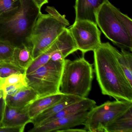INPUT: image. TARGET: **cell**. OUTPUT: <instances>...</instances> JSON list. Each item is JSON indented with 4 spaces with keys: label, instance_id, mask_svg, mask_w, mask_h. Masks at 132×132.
<instances>
[{
    "label": "cell",
    "instance_id": "7",
    "mask_svg": "<svg viewBox=\"0 0 132 132\" xmlns=\"http://www.w3.org/2000/svg\"><path fill=\"white\" fill-rule=\"evenodd\" d=\"M132 106V102L108 101L95 106L88 112L83 125L87 132H105L106 126Z\"/></svg>",
    "mask_w": 132,
    "mask_h": 132
},
{
    "label": "cell",
    "instance_id": "9",
    "mask_svg": "<svg viewBox=\"0 0 132 132\" xmlns=\"http://www.w3.org/2000/svg\"><path fill=\"white\" fill-rule=\"evenodd\" d=\"M88 111H84L71 116L62 117L48 123L34 127L29 132H62L65 130L83 125Z\"/></svg>",
    "mask_w": 132,
    "mask_h": 132
},
{
    "label": "cell",
    "instance_id": "4",
    "mask_svg": "<svg viewBox=\"0 0 132 132\" xmlns=\"http://www.w3.org/2000/svg\"><path fill=\"white\" fill-rule=\"evenodd\" d=\"M93 65L81 57L71 61L65 59L60 82L59 92L86 98L92 89L93 77Z\"/></svg>",
    "mask_w": 132,
    "mask_h": 132
},
{
    "label": "cell",
    "instance_id": "14",
    "mask_svg": "<svg viewBox=\"0 0 132 132\" xmlns=\"http://www.w3.org/2000/svg\"><path fill=\"white\" fill-rule=\"evenodd\" d=\"M96 103L95 100L87 98H84L78 102L67 106L57 113L47 119L41 125L80 112L89 111L96 106Z\"/></svg>",
    "mask_w": 132,
    "mask_h": 132
},
{
    "label": "cell",
    "instance_id": "18",
    "mask_svg": "<svg viewBox=\"0 0 132 132\" xmlns=\"http://www.w3.org/2000/svg\"><path fill=\"white\" fill-rule=\"evenodd\" d=\"M117 59L126 77L130 84L132 85V54L126 49L121 48L118 51Z\"/></svg>",
    "mask_w": 132,
    "mask_h": 132
},
{
    "label": "cell",
    "instance_id": "10",
    "mask_svg": "<svg viewBox=\"0 0 132 132\" xmlns=\"http://www.w3.org/2000/svg\"><path fill=\"white\" fill-rule=\"evenodd\" d=\"M107 1L76 0L75 6L76 14L75 21H88L96 24V12Z\"/></svg>",
    "mask_w": 132,
    "mask_h": 132
},
{
    "label": "cell",
    "instance_id": "8",
    "mask_svg": "<svg viewBox=\"0 0 132 132\" xmlns=\"http://www.w3.org/2000/svg\"><path fill=\"white\" fill-rule=\"evenodd\" d=\"M78 50L83 55L95 51L102 44L101 32L96 24L86 20L75 21L69 29Z\"/></svg>",
    "mask_w": 132,
    "mask_h": 132
},
{
    "label": "cell",
    "instance_id": "22",
    "mask_svg": "<svg viewBox=\"0 0 132 132\" xmlns=\"http://www.w3.org/2000/svg\"><path fill=\"white\" fill-rule=\"evenodd\" d=\"M21 73H26V71L16 67L12 63L4 62L0 65L1 78H5L13 74Z\"/></svg>",
    "mask_w": 132,
    "mask_h": 132
},
{
    "label": "cell",
    "instance_id": "23",
    "mask_svg": "<svg viewBox=\"0 0 132 132\" xmlns=\"http://www.w3.org/2000/svg\"><path fill=\"white\" fill-rule=\"evenodd\" d=\"M112 10L121 23L126 28L130 36L132 37V20L126 14L120 12V11L112 4Z\"/></svg>",
    "mask_w": 132,
    "mask_h": 132
},
{
    "label": "cell",
    "instance_id": "3",
    "mask_svg": "<svg viewBox=\"0 0 132 132\" xmlns=\"http://www.w3.org/2000/svg\"><path fill=\"white\" fill-rule=\"evenodd\" d=\"M47 14L41 13L28 42L34 60L47 51L69 25L68 21L53 7H47Z\"/></svg>",
    "mask_w": 132,
    "mask_h": 132
},
{
    "label": "cell",
    "instance_id": "16",
    "mask_svg": "<svg viewBox=\"0 0 132 132\" xmlns=\"http://www.w3.org/2000/svg\"><path fill=\"white\" fill-rule=\"evenodd\" d=\"M105 132H132V106L109 123Z\"/></svg>",
    "mask_w": 132,
    "mask_h": 132
},
{
    "label": "cell",
    "instance_id": "26",
    "mask_svg": "<svg viewBox=\"0 0 132 132\" xmlns=\"http://www.w3.org/2000/svg\"><path fill=\"white\" fill-rule=\"evenodd\" d=\"M33 1L40 9L43 5L48 3V0H33Z\"/></svg>",
    "mask_w": 132,
    "mask_h": 132
},
{
    "label": "cell",
    "instance_id": "12",
    "mask_svg": "<svg viewBox=\"0 0 132 132\" xmlns=\"http://www.w3.org/2000/svg\"><path fill=\"white\" fill-rule=\"evenodd\" d=\"M84 98L69 95H64L56 103L42 112L31 119L34 127L40 126L45 120L60 112L69 105L81 100Z\"/></svg>",
    "mask_w": 132,
    "mask_h": 132
},
{
    "label": "cell",
    "instance_id": "11",
    "mask_svg": "<svg viewBox=\"0 0 132 132\" xmlns=\"http://www.w3.org/2000/svg\"><path fill=\"white\" fill-rule=\"evenodd\" d=\"M27 106L23 108H15L6 103L4 113L2 125L4 127L25 126L31 122Z\"/></svg>",
    "mask_w": 132,
    "mask_h": 132
},
{
    "label": "cell",
    "instance_id": "28",
    "mask_svg": "<svg viewBox=\"0 0 132 132\" xmlns=\"http://www.w3.org/2000/svg\"><path fill=\"white\" fill-rule=\"evenodd\" d=\"M4 62H3L0 61V65L1 64H3V63Z\"/></svg>",
    "mask_w": 132,
    "mask_h": 132
},
{
    "label": "cell",
    "instance_id": "25",
    "mask_svg": "<svg viewBox=\"0 0 132 132\" xmlns=\"http://www.w3.org/2000/svg\"><path fill=\"white\" fill-rule=\"evenodd\" d=\"M25 127L0 126V132H23L24 131Z\"/></svg>",
    "mask_w": 132,
    "mask_h": 132
},
{
    "label": "cell",
    "instance_id": "13",
    "mask_svg": "<svg viewBox=\"0 0 132 132\" xmlns=\"http://www.w3.org/2000/svg\"><path fill=\"white\" fill-rule=\"evenodd\" d=\"M35 91L28 85L24 86L6 96V103L15 108H23L38 98Z\"/></svg>",
    "mask_w": 132,
    "mask_h": 132
},
{
    "label": "cell",
    "instance_id": "19",
    "mask_svg": "<svg viewBox=\"0 0 132 132\" xmlns=\"http://www.w3.org/2000/svg\"><path fill=\"white\" fill-rule=\"evenodd\" d=\"M15 48L9 42L0 40V61L13 64Z\"/></svg>",
    "mask_w": 132,
    "mask_h": 132
},
{
    "label": "cell",
    "instance_id": "2",
    "mask_svg": "<svg viewBox=\"0 0 132 132\" xmlns=\"http://www.w3.org/2000/svg\"><path fill=\"white\" fill-rule=\"evenodd\" d=\"M19 9L0 18V40L7 41L15 47L25 45L41 13L33 0H20Z\"/></svg>",
    "mask_w": 132,
    "mask_h": 132
},
{
    "label": "cell",
    "instance_id": "24",
    "mask_svg": "<svg viewBox=\"0 0 132 132\" xmlns=\"http://www.w3.org/2000/svg\"><path fill=\"white\" fill-rule=\"evenodd\" d=\"M6 99L3 90H0V126L2 125L4 113L6 106Z\"/></svg>",
    "mask_w": 132,
    "mask_h": 132
},
{
    "label": "cell",
    "instance_id": "27",
    "mask_svg": "<svg viewBox=\"0 0 132 132\" xmlns=\"http://www.w3.org/2000/svg\"><path fill=\"white\" fill-rule=\"evenodd\" d=\"M62 132H87V130L85 129H73L70 128L68 129L65 130H63Z\"/></svg>",
    "mask_w": 132,
    "mask_h": 132
},
{
    "label": "cell",
    "instance_id": "5",
    "mask_svg": "<svg viewBox=\"0 0 132 132\" xmlns=\"http://www.w3.org/2000/svg\"><path fill=\"white\" fill-rule=\"evenodd\" d=\"M64 61L51 59L34 71L26 75L28 85L35 91L38 98L60 93Z\"/></svg>",
    "mask_w": 132,
    "mask_h": 132
},
{
    "label": "cell",
    "instance_id": "20",
    "mask_svg": "<svg viewBox=\"0 0 132 132\" xmlns=\"http://www.w3.org/2000/svg\"><path fill=\"white\" fill-rule=\"evenodd\" d=\"M20 0H0V18L7 16L17 10Z\"/></svg>",
    "mask_w": 132,
    "mask_h": 132
},
{
    "label": "cell",
    "instance_id": "21",
    "mask_svg": "<svg viewBox=\"0 0 132 132\" xmlns=\"http://www.w3.org/2000/svg\"><path fill=\"white\" fill-rule=\"evenodd\" d=\"M26 75V73H16L5 78H0V90L7 86L27 82Z\"/></svg>",
    "mask_w": 132,
    "mask_h": 132
},
{
    "label": "cell",
    "instance_id": "6",
    "mask_svg": "<svg viewBox=\"0 0 132 132\" xmlns=\"http://www.w3.org/2000/svg\"><path fill=\"white\" fill-rule=\"evenodd\" d=\"M112 4L107 0L96 14V24L104 35L121 48L132 51V37L113 11Z\"/></svg>",
    "mask_w": 132,
    "mask_h": 132
},
{
    "label": "cell",
    "instance_id": "15",
    "mask_svg": "<svg viewBox=\"0 0 132 132\" xmlns=\"http://www.w3.org/2000/svg\"><path fill=\"white\" fill-rule=\"evenodd\" d=\"M61 93L38 98L27 106L28 113L31 119L42 112L58 102L63 96Z\"/></svg>",
    "mask_w": 132,
    "mask_h": 132
},
{
    "label": "cell",
    "instance_id": "17",
    "mask_svg": "<svg viewBox=\"0 0 132 132\" xmlns=\"http://www.w3.org/2000/svg\"><path fill=\"white\" fill-rule=\"evenodd\" d=\"M34 61L30 48L25 45L16 47L13 58V64L26 71Z\"/></svg>",
    "mask_w": 132,
    "mask_h": 132
},
{
    "label": "cell",
    "instance_id": "1",
    "mask_svg": "<svg viewBox=\"0 0 132 132\" xmlns=\"http://www.w3.org/2000/svg\"><path fill=\"white\" fill-rule=\"evenodd\" d=\"M118 51L109 42L102 43L93 51L94 71L103 95L117 100L132 102V85L118 62Z\"/></svg>",
    "mask_w": 132,
    "mask_h": 132
}]
</instances>
